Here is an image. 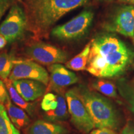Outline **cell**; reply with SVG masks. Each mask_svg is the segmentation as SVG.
Wrapping results in <instances>:
<instances>
[{
  "label": "cell",
  "mask_w": 134,
  "mask_h": 134,
  "mask_svg": "<svg viewBox=\"0 0 134 134\" xmlns=\"http://www.w3.org/2000/svg\"><path fill=\"white\" fill-rule=\"evenodd\" d=\"M11 82L18 93L27 102L41 98L46 92V85L36 80L22 79Z\"/></svg>",
  "instance_id": "cell-11"
},
{
  "label": "cell",
  "mask_w": 134,
  "mask_h": 134,
  "mask_svg": "<svg viewBox=\"0 0 134 134\" xmlns=\"http://www.w3.org/2000/svg\"><path fill=\"white\" fill-rule=\"evenodd\" d=\"M64 127L46 120H38L31 125L29 134H68Z\"/></svg>",
  "instance_id": "cell-12"
},
{
  "label": "cell",
  "mask_w": 134,
  "mask_h": 134,
  "mask_svg": "<svg viewBox=\"0 0 134 134\" xmlns=\"http://www.w3.org/2000/svg\"><path fill=\"white\" fill-rule=\"evenodd\" d=\"M8 41L3 36L0 34V49H2L7 44Z\"/></svg>",
  "instance_id": "cell-26"
},
{
  "label": "cell",
  "mask_w": 134,
  "mask_h": 134,
  "mask_svg": "<svg viewBox=\"0 0 134 134\" xmlns=\"http://www.w3.org/2000/svg\"><path fill=\"white\" fill-rule=\"evenodd\" d=\"M107 31L133 38L134 34V6L124 5L115 10L104 23Z\"/></svg>",
  "instance_id": "cell-7"
},
{
  "label": "cell",
  "mask_w": 134,
  "mask_h": 134,
  "mask_svg": "<svg viewBox=\"0 0 134 134\" xmlns=\"http://www.w3.org/2000/svg\"><path fill=\"white\" fill-rule=\"evenodd\" d=\"M32 23L38 31H46L70 11L88 0H26Z\"/></svg>",
  "instance_id": "cell-2"
},
{
  "label": "cell",
  "mask_w": 134,
  "mask_h": 134,
  "mask_svg": "<svg viewBox=\"0 0 134 134\" xmlns=\"http://www.w3.org/2000/svg\"><path fill=\"white\" fill-rule=\"evenodd\" d=\"M122 2L127 3V4H129L130 5H133L134 6V0H120Z\"/></svg>",
  "instance_id": "cell-27"
},
{
  "label": "cell",
  "mask_w": 134,
  "mask_h": 134,
  "mask_svg": "<svg viewBox=\"0 0 134 134\" xmlns=\"http://www.w3.org/2000/svg\"><path fill=\"white\" fill-rule=\"evenodd\" d=\"M65 99L72 124L83 133L91 132L94 128V125L75 89L68 90L65 93Z\"/></svg>",
  "instance_id": "cell-6"
},
{
  "label": "cell",
  "mask_w": 134,
  "mask_h": 134,
  "mask_svg": "<svg viewBox=\"0 0 134 134\" xmlns=\"http://www.w3.org/2000/svg\"><path fill=\"white\" fill-rule=\"evenodd\" d=\"M9 98L6 85L2 80L0 79V104H6Z\"/></svg>",
  "instance_id": "cell-22"
},
{
  "label": "cell",
  "mask_w": 134,
  "mask_h": 134,
  "mask_svg": "<svg viewBox=\"0 0 134 134\" xmlns=\"http://www.w3.org/2000/svg\"><path fill=\"white\" fill-rule=\"evenodd\" d=\"M14 3V0H0V20L6 11Z\"/></svg>",
  "instance_id": "cell-23"
},
{
  "label": "cell",
  "mask_w": 134,
  "mask_h": 134,
  "mask_svg": "<svg viewBox=\"0 0 134 134\" xmlns=\"http://www.w3.org/2000/svg\"><path fill=\"white\" fill-rule=\"evenodd\" d=\"M86 107L95 128L116 129L119 125V115L113 104L105 97L85 86L75 88Z\"/></svg>",
  "instance_id": "cell-3"
},
{
  "label": "cell",
  "mask_w": 134,
  "mask_h": 134,
  "mask_svg": "<svg viewBox=\"0 0 134 134\" xmlns=\"http://www.w3.org/2000/svg\"><path fill=\"white\" fill-rule=\"evenodd\" d=\"M52 121L66 120L68 117V110L66 99L62 95L58 94V106L57 109L46 116Z\"/></svg>",
  "instance_id": "cell-20"
},
{
  "label": "cell",
  "mask_w": 134,
  "mask_h": 134,
  "mask_svg": "<svg viewBox=\"0 0 134 134\" xmlns=\"http://www.w3.org/2000/svg\"><path fill=\"white\" fill-rule=\"evenodd\" d=\"M49 81L53 88L59 90L76 83L78 78L74 72L61 65L56 63L48 66Z\"/></svg>",
  "instance_id": "cell-10"
},
{
  "label": "cell",
  "mask_w": 134,
  "mask_h": 134,
  "mask_svg": "<svg viewBox=\"0 0 134 134\" xmlns=\"http://www.w3.org/2000/svg\"><path fill=\"white\" fill-rule=\"evenodd\" d=\"M132 39H133V42H134V34H133V38H132Z\"/></svg>",
  "instance_id": "cell-29"
},
{
  "label": "cell",
  "mask_w": 134,
  "mask_h": 134,
  "mask_svg": "<svg viewBox=\"0 0 134 134\" xmlns=\"http://www.w3.org/2000/svg\"><path fill=\"white\" fill-rule=\"evenodd\" d=\"M22 79L36 80L47 85L49 75L43 67L32 60H15L9 80L14 81Z\"/></svg>",
  "instance_id": "cell-9"
},
{
  "label": "cell",
  "mask_w": 134,
  "mask_h": 134,
  "mask_svg": "<svg viewBox=\"0 0 134 134\" xmlns=\"http://www.w3.org/2000/svg\"><path fill=\"white\" fill-rule=\"evenodd\" d=\"M116 87L120 96L134 115V85L122 78L117 81Z\"/></svg>",
  "instance_id": "cell-14"
},
{
  "label": "cell",
  "mask_w": 134,
  "mask_h": 134,
  "mask_svg": "<svg viewBox=\"0 0 134 134\" xmlns=\"http://www.w3.org/2000/svg\"><path fill=\"white\" fill-rule=\"evenodd\" d=\"M15 57L10 53L0 54V79L6 80L9 77L14 66Z\"/></svg>",
  "instance_id": "cell-19"
},
{
  "label": "cell",
  "mask_w": 134,
  "mask_h": 134,
  "mask_svg": "<svg viewBox=\"0 0 134 134\" xmlns=\"http://www.w3.org/2000/svg\"><path fill=\"white\" fill-rule=\"evenodd\" d=\"M91 49V41L89 42L81 52L66 62V67L73 71H83L86 70L90 57Z\"/></svg>",
  "instance_id": "cell-15"
},
{
  "label": "cell",
  "mask_w": 134,
  "mask_h": 134,
  "mask_svg": "<svg viewBox=\"0 0 134 134\" xmlns=\"http://www.w3.org/2000/svg\"><path fill=\"white\" fill-rule=\"evenodd\" d=\"M99 1H112V0H99Z\"/></svg>",
  "instance_id": "cell-28"
},
{
  "label": "cell",
  "mask_w": 134,
  "mask_h": 134,
  "mask_svg": "<svg viewBox=\"0 0 134 134\" xmlns=\"http://www.w3.org/2000/svg\"><path fill=\"white\" fill-rule=\"evenodd\" d=\"M90 134H116L113 129L109 128H98L93 130Z\"/></svg>",
  "instance_id": "cell-24"
},
{
  "label": "cell",
  "mask_w": 134,
  "mask_h": 134,
  "mask_svg": "<svg viewBox=\"0 0 134 134\" xmlns=\"http://www.w3.org/2000/svg\"><path fill=\"white\" fill-rule=\"evenodd\" d=\"M4 81L5 85H6V88H7L9 98L11 99V101L15 104V105H16L17 106L19 107L20 108L23 109V110H26L28 113L32 115V113L33 111L32 105L28 103L27 101L25 100L23 98V97L18 93L16 88L13 86L11 80H6Z\"/></svg>",
  "instance_id": "cell-16"
},
{
  "label": "cell",
  "mask_w": 134,
  "mask_h": 134,
  "mask_svg": "<svg viewBox=\"0 0 134 134\" xmlns=\"http://www.w3.org/2000/svg\"><path fill=\"white\" fill-rule=\"evenodd\" d=\"M94 16L92 10H84L67 23L53 27L51 36L60 41H71L81 38L90 31Z\"/></svg>",
  "instance_id": "cell-4"
},
{
  "label": "cell",
  "mask_w": 134,
  "mask_h": 134,
  "mask_svg": "<svg viewBox=\"0 0 134 134\" xmlns=\"http://www.w3.org/2000/svg\"><path fill=\"white\" fill-rule=\"evenodd\" d=\"M27 16L19 5L13 4L7 16L0 24V34L8 43L14 42L24 34L27 26Z\"/></svg>",
  "instance_id": "cell-5"
},
{
  "label": "cell",
  "mask_w": 134,
  "mask_h": 134,
  "mask_svg": "<svg viewBox=\"0 0 134 134\" xmlns=\"http://www.w3.org/2000/svg\"><path fill=\"white\" fill-rule=\"evenodd\" d=\"M121 134H134V124L132 122H129L125 125Z\"/></svg>",
  "instance_id": "cell-25"
},
{
  "label": "cell",
  "mask_w": 134,
  "mask_h": 134,
  "mask_svg": "<svg viewBox=\"0 0 134 134\" xmlns=\"http://www.w3.org/2000/svg\"><path fill=\"white\" fill-rule=\"evenodd\" d=\"M94 90L110 98H117V87L112 82L104 80H97L92 83Z\"/></svg>",
  "instance_id": "cell-18"
},
{
  "label": "cell",
  "mask_w": 134,
  "mask_h": 134,
  "mask_svg": "<svg viewBox=\"0 0 134 134\" xmlns=\"http://www.w3.org/2000/svg\"><path fill=\"white\" fill-rule=\"evenodd\" d=\"M134 60V51L116 36L104 34L91 41L86 70L98 78L119 76Z\"/></svg>",
  "instance_id": "cell-1"
},
{
  "label": "cell",
  "mask_w": 134,
  "mask_h": 134,
  "mask_svg": "<svg viewBox=\"0 0 134 134\" xmlns=\"http://www.w3.org/2000/svg\"><path fill=\"white\" fill-rule=\"evenodd\" d=\"M26 53L32 59L43 65L66 63L68 55L57 47L46 42H37L26 48Z\"/></svg>",
  "instance_id": "cell-8"
},
{
  "label": "cell",
  "mask_w": 134,
  "mask_h": 134,
  "mask_svg": "<svg viewBox=\"0 0 134 134\" xmlns=\"http://www.w3.org/2000/svg\"><path fill=\"white\" fill-rule=\"evenodd\" d=\"M0 134H21L8 116L6 108L0 104Z\"/></svg>",
  "instance_id": "cell-17"
},
{
  "label": "cell",
  "mask_w": 134,
  "mask_h": 134,
  "mask_svg": "<svg viewBox=\"0 0 134 134\" xmlns=\"http://www.w3.org/2000/svg\"><path fill=\"white\" fill-rule=\"evenodd\" d=\"M5 105L10 120L17 129L23 128L28 125L30 122L28 115L23 109L14 104L11 99L9 98Z\"/></svg>",
  "instance_id": "cell-13"
},
{
  "label": "cell",
  "mask_w": 134,
  "mask_h": 134,
  "mask_svg": "<svg viewBox=\"0 0 134 134\" xmlns=\"http://www.w3.org/2000/svg\"><path fill=\"white\" fill-rule=\"evenodd\" d=\"M58 106V94L48 93L44 95L41 103V108L46 113V117L53 113Z\"/></svg>",
  "instance_id": "cell-21"
}]
</instances>
